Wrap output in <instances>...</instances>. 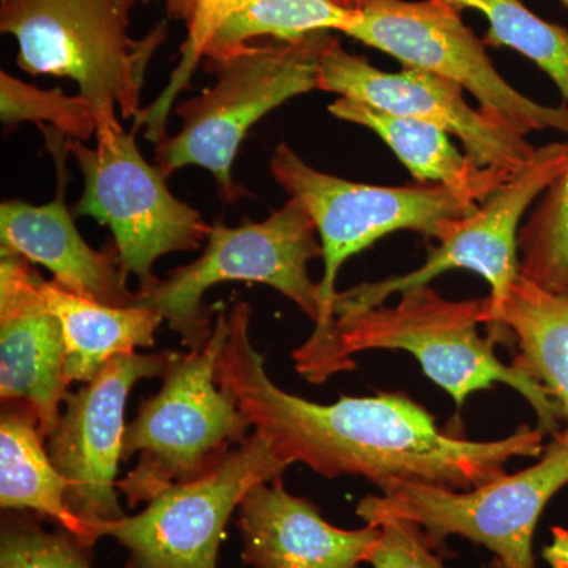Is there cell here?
Instances as JSON below:
<instances>
[{
    "instance_id": "32",
    "label": "cell",
    "mask_w": 568,
    "mask_h": 568,
    "mask_svg": "<svg viewBox=\"0 0 568 568\" xmlns=\"http://www.w3.org/2000/svg\"><path fill=\"white\" fill-rule=\"evenodd\" d=\"M560 2H562L564 6H566V9L568 10V0H560Z\"/></svg>"
},
{
    "instance_id": "14",
    "label": "cell",
    "mask_w": 568,
    "mask_h": 568,
    "mask_svg": "<svg viewBox=\"0 0 568 568\" xmlns=\"http://www.w3.org/2000/svg\"><path fill=\"white\" fill-rule=\"evenodd\" d=\"M317 89L403 118L433 123L463 142L465 153L487 170L515 178L536 156L525 134L469 106L463 89L446 78L417 69L383 71L343 50L332 37L317 70Z\"/></svg>"
},
{
    "instance_id": "5",
    "label": "cell",
    "mask_w": 568,
    "mask_h": 568,
    "mask_svg": "<svg viewBox=\"0 0 568 568\" xmlns=\"http://www.w3.org/2000/svg\"><path fill=\"white\" fill-rule=\"evenodd\" d=\"M331 39L328 32H315L205 59L215 84L175 108L181 130L156 144L155 166L166 178L181 168H204L215 178L223 203H237L248 194L233 175L242 141L265 114L317 89L321 55Z\"/></svg>"
},
{
    "instance_id": "18",
    "label": "cell",
    "mask_w": 568,
    "mask_h": 568,
    "mask_svg": "<svg viewBox=\"0 0 568 568\" xmlns=\"http://www.w3.org/2000/svg\"><path fill=\"white\" fill-rule=\"evenodd\" d=\"M332 115L372 130L420 183L444 186L470 203L481 204L510 181V175L474 163L448 140V133L433 123L375 110L351 99L328 106Z\"/></svg>"
},
{
    "instance_id": "16",
    "label": "cell",
    "mask_w": 568,
    "mask_h": 568,
    "mask_svg": "<svg viewBox=\"0 0 568 568\" xmlns=\"http://www.w3.org/2000/svg\"><path fill=\"white\" fill-rule=\"evenodd\" d=\"M58 170V192L51 203L32 205L6 201L0 205L2 252L20 254L31 264L51 272L63 290L111 306H132L133 291L126 286V272L118 248L99 252L82 239L65 204L69 151L63 136L52 126L40 125Z\"/></svg>"
},
{
    "instance_id": "2",
    "label": "cell",
    "mask_w": 568,
    "mask_h": 568,
    "mask_svg": "<svg viewBox=\"0 0 568 568\" xmlns=\"http://www.w3.org/2000/svg\"><path fill=\"white\" fill-rule=\"evenodd\" d=\"M488 317V297L448 301L429 284H422L403 291L394 306L335 317L328 327L313 331L294 351L295 369L310 383L321 384L336 373L353 369L354 354L406 351L458 407L474 392L506 384L528 399L538 428L556 435L564 418L558 402L537 381L497 358L495 336L478 334V325H487Z\"/></svg>"
},
{
    "instance_id": "20",
    "label": "cell",
    "mask_w": 568,
    "mask_h": 568,
    "mask_svg": "<svg viewBox=\"0 0 568 568\" xmlns=\"http://www.w3.org/2000/svg\"><path fill=\"white\" fill-rule=\"evenodd\" d=\"M51 312L61 321L67 383H89L115 355L151 347L163 317L142 306H111L41 280Z\"/></svg>"
},
{
    "instance_id": "17",
    "label": "cell",
    "mask_w": 568,
    "mask_h": 568,
    "mask_svg": "<svg viewBox=\"0 0 568 568\" xmlns=\"http://www.w3.org/2000/svg\"><path fill=\"white\" fill-rule=\"evenodd\" d=\"M237 523L252 568H361L379 537L373 525L335 528L315 504L290 495L283 478L250 488Z\"/></svg>"
},
{
    "instance_id": "13",
    "label": "cell",
    "mask_w": 568,
    "mask_h": 568,
    "mask_svg": "<svg viewBox=\"0 0 568 568\" xmlns=\"http://www.w3.org/2000/svg\"><path fill=\"white\" fill-rule=\"evenodd\" d=\"M175 357L171 351L115 355L77 394L67 396L65 413L47 437L48 454L69 485L67 506L97 537L100 525L125 517L118 470L126 398L140 381L166 375Z\"/></svg>"
},
{
    "instance_id": "10",
    "label": "cell",
    "mask_w": 568,
    "mask_h": 568,
    "mask_svg": "<svg viewBox=\"0 0 568 568\" xmlns=\"http://www.w3.org/2000/svg\"><path fill=\"white\" fill-rule=\"evenodd\" d=\"M346 36L387 52L406 69L428 71L473 93L480 110L518 133H568V108L545 106L519 93L499 73L481 41L444 0H365Z\"/></svg>"
},
{
    "instance_id": "1",
    "label": "cell",
    "mask_w": 568,
    "mask_h": 568,
    "mask_svg": "<svg viewBox=\"0 0 568 568\" xmlns=\"http://www.w3.org/2000/svg\"><path fill=\"white\" fill-rule=\"evenodd\" d=\"M227 320L216 384L291 465L302 463L327 478L362 477L381 493L403 481L469 489L503 477L510 459L541 457L547 448V433L538 426H521L497 440L450 435L405 394L306 402L282 390L265 372L264 355L250 336V305H235Z\"/></svg>"
},
{
    "instance_id": "31",
    "label": "cell",
    "mask_w": 568,
    "mask_h": 568,
    "mask_svg": "<svg viewBox=\"0 0 568 568\" xmlns=\"http://www.w3.org/2000/svg\"><path fill=\"white\" fill-rule=\"evenodd\" d=\"M331 2L336 3V6L343 7V9L357 11L358 9H361L362 3H364L365 0H331Z\"/></svg>"
},
{
    "instance_id": "21",
    "label": "cell",
    "mask_w": 568,
    "mask_h": 568,
    "mask_svg": "<svg viewBox=\"0 0 568 568\" xmlns=\"http://www.w3.org/2000/svg\"><path fill=\"white\" fill-rule=\"evenodd\" d=\"M488 327L497 342L514 336L518 354L511 366L547 388L568 426V294L551 293L519 274Z\"/></svg>"
},
{
    "instance_id": "6",
    "label": "cell",
    "mask_w": 568,
    "mask_h": 568,
    "mask_svg": "<svg viewBox=\"0 0 568 568\" xmlns=\"http://www.w3.org/2000/svg\"><path fill=\"white\" fill-rule=\"evenodd\" d=\"M204 253L193 263L174 268L145 291H136L133 306L153 310L181 336L189 351L203 349L211 338V312L204 294L219 283H263L294 302L316 331L327 327L320 286L308 275V263L323 257L312 216L291 197L261 223L230 227L215 223Z\"/></svg>"
},
{
    "instance_id": "26",
    "label": "cell",
    "mask_w": 568,
    "mask_h": 568,
    "mask_svg": "<svg viewBox=\"0 0 568 568\" xmlns=\"http://www.w3.org/2000/svg\"><path fill=\"white\" fill-rule=\"evenodd\" d=\"M0 118L7 126L22 122H36L39 126L50 123L69 140L88 141L97 134L91 103L80 93L69 97L61 89L44 91L6 71L0 73Z\"/></svg>"
},
{
    "instance_id": "22",
    "label": "cell",
    "mask_w": 568,
    "mask_h": 568,
    "mask_svg": "<svg viewBox=\"0 0 568 568\" xmlns=\"http://www.w3.org/2000/svg\"><path fill=\"white\" fill-rule=\"evenodd\" d=\"M355 17L357 11L343 9L331 0H246L215 33L204 61L226 58L263 37L295 41L315 32L343 33Z\"/></svg>"
},
{
    "instance_id": "7",
    "label": "cell",
    "mask_w": 568,
    "mask_h": 568,
    "mask_svg": "<svg viewBox=\"0 0 568 568\" xmlns=\"http://www.w3.org/2000/svg\"><path fill=\"white\" fill-rule=\"evenodd\" d=\"M568 485V426L555 435L537 465L470 491L403 481L358 503L366 525L405 519L420 526L433 547L459 536L496 555L495 568H536L532 537L551 497Z\"/></svg>"
},
{
    "instance_id": "15",
    "label": "cell",
    "mask_w": 568,
    "mask_h": 568,
    "mask_svg": "<svg viewBox=\"0 0 568 568\" xmlns=\"http://www.w3.org/2000/svg\"><path fill=\"white\" fill-rule=\"evenodd\" d=\"M61 321L51 312L41 276L20 254L0 253V396L31 407L47 439L69 396Z\"/></svg>"
},
{
    "instance_id": "19",
    "label": "cell",
    "mask_w": 568,
    "mask_h": 568,
    "mask_svg": "<svg viewBox=\"0 0 568 568\" xmlns=\"http://www.w3.org/2000/svg\"><path fill=\"white\" fill-rule=\"evenodd\" d=\"M39 418L20 403L2 405L0 420V506L3 510H31L58 523L85 548L99 537L67 506L65 478L44 448Z\"/></svg>"
},
{
    "instance_id": "30",
    "label": "cell",
    "mask_w": 568,
    "mask_h": 568,
    "mask_svg": "<svg viewBox=\"0 0 568 568\" xmlns=\"http://www.w3.org/2000/svg\"><path fill=\"white\" fill-rule=\"evenodd\" d=\"M136 2H151V0H136ZM163 2L171 17L175 18V20L185 21L190 0H163Z\"/></svg>"
},
{
    "instance_id": "24",
    "label": "cell",
    "mask_w": 568,
    "mask_h": 568,
    "mask_svg": "<svg viewBox=\"0 0 568 568\" xmlns=\"http://www.w3.org/2000/svg\"><path fill=\"white\" fill-rule=\"evenodd\" d=\"M519 274L568 294V164L545 190L518 235Z\"/></svg>"
},
{
    "instance_id": "12",
    "label": "cell",
    "mask_w": 568,
    "mask_h": 568,
    "mask_svg": "<svg viewBox=\"0 0 568 568\" xmlns=\"http://www.w3.org/2000/svg\"><path fill=\"white\" fill-rule=\"evenodd\" d=\"M567 164L568 142H551L538 148L526 170L504 183L478 205L476 212L452 224L422 267L409 274L362 283L336 294L334 316L376 308L392 295L429 284L444 272L466 268L487 280L491 287L487 325L491 324L519 276L518 235L523 216Z\"/></svg>"
},
{
    "instance_id": "29",
    "label": "cell",
    "mask_w": 568,
    "mask_h": 568,
    "mask_svg": "<svg viewBox=\"0 0 568 568\" xmlns=\"http://www.w3.org/2000/svg\"><path fill=\"white\" fill-rule=\"evenodd\" d=\"M552 541L544 549V559L551 568H568V529L552 528Z\"/></svg>"
},
{
    "instance_id": "27",
    "label": "cell",
    "mask_w": 568,
    "mask_h": 568,
    "mask_svg": "<svg viewBox=\"0 0 568 568\" xmlns=\"http://www.w3.org/2000/svg\"><path fill=\"white\" fill-rule=\"evenodd\" d=\"M85 549L65 529L51 532L26 510L3 515L0 568H92Z\"/></svg>"
},
{
    "instance_id": "9",
    "label": "cell",
    "mask_w": 568,
    "mask_h": 568,
    "mask_svg": "<svg viewBox=\"0 0 568 568\" xmlns=\"http://www.w3.org/2000/svg\"><path fill=\"white\" fill-rule=\"evenodd\" d=\"M95 140V148L65 141L84 181L74 213L110 227L126 274L140 280V291L149 290L159 282L156 260L200 248L212 226L170 192L166 175L141 155L134 133L118 130Z\"/></svg>"
},
{
    "instance_id": "23",
    "label": "cell",
    "mask_w": 568,
    "mask_h": 568,
    "mask_svg": "<svg viewBox=\"0 0 568 568\" xmlns=\"http://www.w3.org/2000/svg\"><path fill=\"white\" fill-rule=\"evenodd\" d=\"M455 10L473 9L487 17L485 43L507 47L537 63L568 102V31L536 17L519 0H444Z\"/></svg>"
},
{
    "instance_id": "11",
    "label": "cell",
    "mask_w": 568,
    "mask_h": 568,
    "mask_svg": "<svg viewBox=\"0 0 568 568\" xmlns=\"http://www.w3.org/2000/svg\"><path fill=\"white\" fill-rule=\"evenodd\" d=\"M291 466L254 432L209 476L164 489L141 514L104 523L97 534L129 551L125 568H219L224 529L246 491Z\"/></svg>"
},
{
    "instance_id": "28",
    "label": "cell",
    "mask_w": 568,
    "mask_h": 568,
    "mask_svg": "<svg viewBox=\"0 0 568 568\" xmlns=\"http://www.w3.org/2000/svg\"><path fill=\"white\" fill-rule=\"evenodd\" d=\"M366 562L372 568H446L433 552L432 541L416 523L384 519Z\"/></svg>"
},
{
    "instance_id": "3",
    "label": "cell",
    "mask_w": 568,
    "mask_h": 568,
    "mask_svg": "<svg viewBox=\"0 0 568 568\" xmlns=\"http://www.w3.org/2000/svg\"><path fill=\"white\" fill-rule=\"evenodd\" d=\"M136 0H2L0 31L14 37L18 65L28 73L70 78L91 103L97 134L123 130L141 112L153 54L166 40L160 22L144 39L130 37Z\"/></svg>"
},
{
    "instance_id": "8",
    "label": "cell",
    "mask_w": 568,
    "mask_h": 568,
    "mask_svg": "<svg viewBox=\"0 0 568 568\" xmlns=\"http://www.w3.org/2000/svg\"><path fill=\"white\" fill-rule=\"evenodd\" d=\"M272 175L284 192L301 201L315 223L323 246L324 274L317 283L325 316L334 323L336 278L354 254L395 231H414L443 241L452 224L478 205L444 186H379L355 183L310 166L282 144L271 160Z\"/></svg>"
},
{
    "instance_id": "25",
    "label": "cell",
    "mask_w": 568,
    "mask_h": 568,
    "mask_svg": "<svg viewBox=\"0 0 568 568\" xmlns=\"http://www.w3.org/2000/svg\"><path fill=\"white\" fill-rule=\"evenodd\" d=\"M245 3L246 0H190L185 17L186 39L181 48V61L171 73L170 82L163 92L136 115L134 130L144 126L145 138L156 144L168 136V119L179 93L190 84L194 70L203 61L215 33Z\"/></svg>"
},
{
    "instance_id": "4",
    "label": "cell",
    "mask_w": 568,
    "mask_h": 568,
    "mask_svg": "<svg viewBox=\"0 0 568 568\" xmlns=\"http://www.w3.org/2000/svg\"><path fill=\"white\" fill-rule=\"evenodd\" d=\"M227 334L230 320L220 313L203 349L178 354L159 394L145 399L126 425L122 459L140 455L118 481L130 508L151 503L173 485L209 476L248 439L252 424L215 381Z\"/></svg>"
}]
</instances>
